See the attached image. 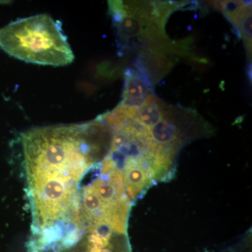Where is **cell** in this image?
<instances>
[{
    "label": "cell",
    "mask_w": 252,
    "mask_h": 252,
    "mask_svg": "<svg viewBox=\"0 0 252 252\" xmlns=\"http://www.w3.org/2000/svg\"><path fill=\"white\" fill-rule=\"evenodd\" d=\"M180 5L182 3L109 1L120 52L139 51L141 55L182 53L183 46H174L165 32V21Z\"/></svg>",
    "instance_id": "obj_2"
},
{
    "label": "cell",
    "mask_w": 252,
    "mask_h": 252,
    "mask_svg": "<svg viewBox=\"0 0 252 252\" xmlns=\"http://www.w3.org/2000/svg\"><path fill=\"white\" fill-rule=\"evenodd\" d=\"M219 8L222 9L226 17L236 26L243 37L245 46L252 59V9L251 5L243 1H222L219 3Z\"/></svg>",
    "instance_id": "obj_4"
},
{
    "label": "cell",
    "mask_w": 252,
    "mask_h": 252,
    "mask_svg": "<svg viewBox=\"0 0 252 252\" xmlns=\"http://www.w3.org/2000/svg\"><path fill=\"white\" fill-rule=\"evenodd\" d=\"M2 2V1H0V3Z\"/></svg>",
    "instance_id": "obj_5"
},
{
    "label": "cell",
    "mask_w": 252,
    "mask_h": 252,
    "mask_svg": "<svg viewBox=\"0 0 252 252\" xmlns=\"http://www.w3.org/2000/svg\"><path fill=\"white\" fill-rule=\"evenodd\" d=\"M26 190L32 225L29 245L56 248L67 235L78 204L79 185L108 151L107 132L97 119L35 127L21 137Z\"/></svg>",
    "instance_id": "obj_1"
},
{
    "label": "cell",
    "mask_w": 252,
    "mask_h": 252,
    "mask_svg": "<svg viewBox=\"0 0 252 252\" xmlns=\"http://www.w3.org/2000/svg\"><path fill=\"white\" fill-rule=\"evenodd\" d=\"M0 49L15 59L39 65L61 67L74 60L61 23L48 14L21 18L1 28Z\"/></svg>",
    "instance_id": "obj_3"
}]
</instances>
